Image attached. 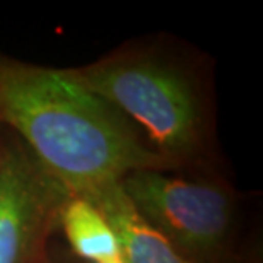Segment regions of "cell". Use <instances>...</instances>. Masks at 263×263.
I'll use <instances>...</instances> for the list:
<instances>
[{"label":"cell","instance_id":"6da1fadb","mask_svg":"<svg viewBox=\"0 0 263 263\" xmlns=\"http://www.w3.org/2000/svg\"><path fill=\"white\" fill-rule=\"evenodd\" d=\"M0 127L68 192L82 195L134 171H176L118 109L68 68L0 53Z\"/></svg>","mask_w":263,"mask_h":263},{"label":"cell","instance_id":"7a4b0ae2","mask_svg":"<svg viewBox=\"0 0 263 263\" xmlns=\"http://www.w3.org/2000/svg\"><path fill=\"white\" fill-rule=\"evenodd\" d=\"M68 72L118 109L176 171L202 167L214 144V103L202 60L175 43L132 41Z\"/></svg>","mask_w":263,"mask_h":263},{"label":"cell","instance_id":"3957f363","mask_svg":"<svg viewBox=\"0 0 263 263\" xmlns=\"http://www.w3.org/2000/svg\"><path fill=\"white\" fill-rule=\"evenodd\" d=\"M142 217L186 263H226L238 220V198L215 176L142 170L120 180Z\"/></svg>","mask_w":263,"mask_h":263},{"label":"cell","instance_id":"277c9868","mask_svg":"<svg viewBox=\"0 0 263 263\" xmlns=\"http://www.w3.org/2000/svg\"><path fill=\"white\" fill-rule=\"evenodd\" d=\"M68 192L17 137L0 135V263H46Z\"/></svg>","mask_w":263,"mask_h":263},{"label":"cell","instance_id":"5b68a950","mask_svg":"<svg viewBox=\"0 0 263 263\" xmlns=\"http://www.w3.org/2000/svg\"><path fill=\"white\" fill-rule=\"evenodd\" d=\"M101 209L117 233L125 263H186L175 248L137 212L120 181L82 193Z\"/></svg>","mask_w":263,"mask_h":263},{"label":"cell","instance_id":"8992f818","mask_svg":"<svg viewBox=\"0 0 263 263\" xmlns=\"http://www.w3.org/2000/svg\"><path fill=\"white\" fill-rule=\"evenodd\" d=\"M70 250L89 263H104L122 258L120 243L111 222L98 205L81 195H68L59 214Z\"/></svg>","mask_w":263,"mask_h":263},{"label":"cell","instance_id":"52a82bcc","mask_svg":"<svg viewBox=\"0 0 263 263\" xmlns=\"http://www.w3.org/2000/svg\"><path fill=\"white\" fill-rule=\"evenodd\" d=\"M104 263H125V261L120 258V260H111V261H104Z\"/></svg>","mask_w":263,"mask_h":263},{"label":"cell","instance_id":"ba28073f","mask_svg":"<svg viewBox=\"0 0 263 263\" xmlns=\"http://www.w3.org/2000/svg\"><path fill=\"white\" fill-rule=\"evenodd\" d=\"M46 263H59V261H55V260H51V256H50V258H48V260H46Z\"/></svg>","mask_w":263,"mask_h":263},{"label":"cell","instance_id":"9c48e42d","mask_svg":"<svg viewBox=\"0 0 263 263\" xmlns=\"http://www.w3.org/2000/svg\"><path fill=\"white\" fill-rule=\"evenodd\" d=\"M0 135H2V127H0Z\"/></svg>","mask_w":263,"mask_h":263}]
</instances>
